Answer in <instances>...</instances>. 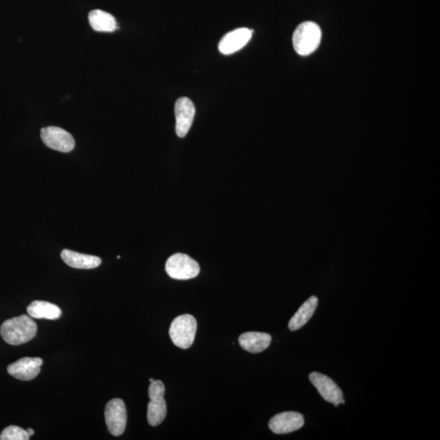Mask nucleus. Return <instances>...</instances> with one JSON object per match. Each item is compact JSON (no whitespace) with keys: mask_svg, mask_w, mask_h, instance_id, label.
<instances>
[{"mask_svg":"<svg viewBox=\"0 0 440 440\" xmlns=\"http://www.w3.org/2000/svg\"><path fill=\"white\" fill-rule=\"evenodd\" d=\"M106 425L114 436L123 434L128 420V414L124 402L121 399H114L106 404L105 411Z\"/></svg>","mask_w":440,"mask_h":440,"instance_id":"5","label":"nucleus"},{"mask_svg":"<svg viewBox=\"0 0 440 440\" xmlns=\"http://www.w3.org/2000/svg\"><path fill=\"white\" fill-rule=\"evenodd\" d=\"M1 440H28L29 439L27 429L17 426H10L5 428L0 434Z\"/></svg>","mask_w":440,"mask_h":440,"instance_id":"18","label":"nucleus"},{"mask_svg":"<svg viewBox=\"0 0 440 440\" xmlns=\"http://www.w3.org/2000/svg\"><path fill=\"white\" fill-rule=\"evenodd\" d=\"M318 306V298L312 296L303 303L300 309L295 313V315L291 318L289 323V328L291 331L300 330L303 326L306 325L314 312Z\"/></svg>","mask_w":440,"mask_h":440,"instance_id":"14","label":"nucleus"},{"mask_svg":"<svg viewBox=\"0 0 440 440\" xmlns=\"http://www.w3.org/2000/svg\"><path fill=\"white\" fill-rule=\"evenodd\" d=\"M41 139L48 148L62 153H69L74 149L75 141L72 134L58 126L43 128Z\"/></svg>","mask_w":440,"mask_h":440,"instance_id":"6","label":"nucleus"},{"mask_svg":"<svg viewBox=\"0 0 440 440\" xmlns=\"http://www.w3.org/2000/svg\"><path fill=\"white\" fill-rule=\"evenodd\" d=\"M166 271L173 279L189 280L199 276L200 267L189 255L177 253L166 261Z\"/></svg>","mask_w":440,"mask_h":440,"instance_id":"4","label":"nucleus"},{"mask_svg":"<svg viewBox=\"0 0 440 440\" xmlns=\"http://www.w3.org/2000/svg\"><path fill=\"white\" fill-rule=\"evenodd\" d=\"M27 432L29 434V437L34 436V431L33 429H27Z\"/></svg>","mask_w":440,"mask_h":440,"instance_id":"20","label":"nucleus"},{"mask_svg":"<svg viewBox=\"0 0 440 440\" xmlns=\"http://www.w3.org/2000/svg\"><path fill=\"white\" fill-rule=\"evenodd\" d=\"M42 365L41 358L24 357L9 365L8 372L19 380L29 381L39 375Z\"/></svg>","mask_w":440,"mask_h":440,"instance_id":"9","label":"nucleus"},{"mask_svg":"<svg viewBox=\"0 0 440 440\" xmlns=\"http://www.w3.org/2000/svg\"><path fill=\"white\" fill-rule=\"evenodd\" d=\"M153 381H154V379H153V378H150V379H149V382H153Z\"/></svg>","mask_w":440,"mask_h":440,"instance_id":"21","label":"nucleus"},{"mask_svg":"<svg viewBox=\"0 0 440 440\" xmlns=\"http://www.w3.org/2000/svg\"><path fill=\"white\" fill-rule=\"evenodd\" d=\"M196 109L193 101L188 98L177 100L175 106V131L180 138L189 133L195 117Z\"/></svg>","mask_w":440,"mask_h":440,"instance_id":"7","label":"nucleus"},{"mask_svg":"<svg viewBox=\"0 0 440 440\" xmlns=\"http://www.w3.org/2000/svg\"><path fill=\"white\" fill-rule=\"evenodd\" d=\"M165 394V386L163 382L154 380L150 382L149 388V396L150 399L164 398Z\"/></svg>","mask_w":440,"mask_h":440,"instance_id":"19","label":"nucleus"},{"mask_svg":"<svg viewBox=\"0 0 440 440\" xmlns=\"http://www.w3.org/2000/svg\"><path fill=\"white\" fill-rule=\"evenodd\" d=\"M27 312L30 317L47 320H58L62 314L58 306L48 302L38 300L29 305Z\"/></svg>","mask_w":440,"mask_h":440,"instance_id":"15","label":"nucleus"},{"mask_svg":"<svg viewBox=\"0 0 440 440\" xmlns=\"http://www.w3.org/2000/svg\"><path fill=\"white\" fill-rule=\"evenodd\" d=\"M252 32L247 28H239L227 33L220 40V52L225 55H230L237 52L250 41Z\"/></svg>","mask_w":440,"mask_h":440,"instance_id":"11","label":"nucleus"},{"mask_svg":"<svg viewBox=\"0 0 440 440\" xmlns=\"http://www.w3.org/2000/svg\"><path fill=\"white\" fill-rule=\"evenodd\" d=\"M88 18L91 27L95 32H114L117 29V22L114 17L102 10H93L90 13Z\"/></svg>","mask_w":440,"mask_h":440,"instance_id":"16","label":"nucleus"},{"mask_svg":"<svg viewBox=\"0 0 440 440\" xmlns=\"http://www.w3.org/2000/svg\"><path fill=\"white\" fill-rule=\"evenodd\" d=\"M60 256L65 264L77 269H93L101 264V260L98 256L80 254L69 250H64Z\"/></svg>","mask_w":440,"mask_h":440,"instance_id":"13","label":"nucleus"},{"mask_svg":"<svg viewBox=\"0 0 440 440\" xmlns=\"http://www.w3.org/2000/svg\"><path fill=\"white\" fill-rule=\"evenodd\" d=\"M305 424L302 414L296 412H284L276 414L269 422V428L278 434H289L300 429Z\"/></svg>","mask_w":440,"mask_h":440,"instance_id":"10","label":"nucleus"},{"mask_svg":"<svg viewBox=\"0 0 440 440\" xmlns=\"http://www.w3.org/2000/svg\"><path fill=\"white\" fill-rule=\"evenodd\" d=\"M309 378L313 386L326 401L335 404V406L345 403L341 389L331 378L316 372L312 373Z\"/></svg>","mask_w":440,"mask_h":440,"instance_id":"8","label":"nucleus"},{"mask_svg":"<svg viewBox=\"0 0 440 440\" xmlns=\"http://www.w3.org/2000/svg\"><path fill=\"white\" fill-rule=\"evenodd\" d=\"M36 323L32 317L22 315L8 319L0 328L3 340L10 345L18 346L33 340L37 333Z\"/></svg>","mask_w":440,"mask_h":440,"instance_id":"1","label":"nucleus"},{"mask_svg":"<svg viewBox=\"0 0 440 440\" xmlns=\"http://www.w3.org/2000/svg\"><path fill=\"white\" fill-rule=\"evenodd\" d=\"M321 29L312 22H302L293 34V46L300 55H308L314 53L321 41Z\"/></svg>","mask_w":440,"mask_h":440,"instance_id":"2","label":"nucleus"},{"mask_svg":"<svg viewBox=\"0 0 440 440\" xmlns=\"http://www.w3.org/2000/svg\"><path fill=\"white\" fill-rule=\"evenodd\" d=\"M166 415V403L164 398L150 399L147 418L151 426H159Z\"/></svg>","mask_w":440,"mask_h":440,"instance_id":"17","label":"nucleus"},{"mask_svg":"<svg viewBox=\"0 0 440 440\" xmlns=\"http://www.w3.org/2000/svg\"><path fill=\"white\" fill-rule=\"evenodd\" d=\"M196 331V319L185 314L176 317L170 327V337L176 347L188 349L194 342Z\"/></svg>","mask_w":440,"mask_h":440,"instance_id":"3","label":"nucleus"},{"mask_svg":"<svg viewBox=\"0 0 440 440\" xmlns=\"http://www.w3.org/2000/svg\"><path fill=\"white\" fill-rule=\"evenodd\" d=\"M240 346L251 353H260L266 350L272 342L269 333L261 332H247L239 337Z\"/></svg>","mask_w":440,"mask_h":440,"instance_id":"12","label":"nucleus"}]
</instances>
